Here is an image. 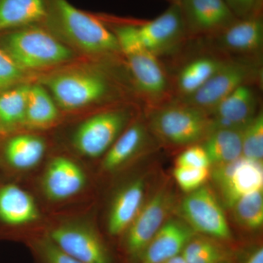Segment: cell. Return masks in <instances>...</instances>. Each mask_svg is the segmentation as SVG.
Wrapping results in <instances>:
<instances>
[{"mask_svg":"<svg viewBox=\"0 0 263 263\" xmlns=\"http://www.w3.org/2000/svg\"><path fill=\"white\" fill-rule=\"evenodd\" d=\"M46 22L76 47L90 54L112 55L121 52L111 29L98 17L76 8L67 0H51Z\"/></svg>","mask_w":263,"mask_h":263,"instance_id":"cell-1","label":"cell"},{"mask_svg":"<svg viewBox=\"0 0 263 263\" xmlns=\"http://www.w3.org/2000/svg\"><path fill=\"white\" fill-rule=\"evenodd\" d=\"M148 129L166 144L190 146L205 139L213 129V122L205 110L182 100L165 102L151 114Z\"/></svg>","mask_w":263,"mask_h":263,"instance_id":"cell-2","label":"cell"},{"mask_svg":"<svg viewBox=\"0 0 263 263\" xmlns=\"http://www.w3.org/2000/svg\"><path fill=\"white\" fill-rule=\"evenodd\" d=\"M0 46L24 71L53 67L73 57L70 48L39 24L3 33Z\"/></svg>","mask_w":263,"mask_h":263,"instance_id":"cell-3","label":"cell"},{"mask_svg":"<svg viewBox=\"0 0 263 263\" xmlns=\"http://www.w3.org/2000/svg\"><path fill=\"white\" fill-rule=\"evenodd\" d=\"M55 102L65 110L84 108L106 98L110 91L108 79L94 70L59 72L45 79Z\"/></svg>","mask_w":263,"mask_h":263,"instance_id":"cell-4","label":"cell"},{"mask_svg":"<svg viewBox=\"0 0 263 263\" xmlns=\"http://www.w3.org/2000/svg\"><path fill=\"white\" fill-rule=\"evenodd\" d=\"M126 110H111L85 120L76 129L72 143L77 152L89 158L105 155L129 122Z\"/></svg>","mask_w":263,"mask_h":263,"instance_id":"cell-5","label":"cell"},{"mask_svg":"<svg viewBox=\"0 0 263 263\" xmlns=\"http://www.w3.org/2000/svg\"><path fill=\"white\" fill-rule=\"evenodd\" d=\"M257 72L258 69L254 62L226 60L206 84L191 96L181 100L209 113L237 88L255 80Z\"/></svg>","mask_w":263,"mask_h":263,"instance_id":"cell-6","label":"cell"},{"mask_svg":"<svg viewBox=\"0 0 263 263\" xmlns=\"http://www.w3.org/2000/svg\"><path fill=\"white\" fill-rule=\"evenodd\" d=\"M180 214L195 233L219 240L231 238L224 211L212 190L207 186L188 193L181 202Z\"/></svg>","mask_w":263,"mask_h":263,"instance_id":"cell-7","label":"cell"},{"mask_svg":"<svg viewBox=\"0 0 263 263\" xmlns=\"http://www.w3.org/2000/svg\"><path fill=\"white\" fill-rule=\"evenodd\" d=\"M135 24L142 48L157 57L172 51L188 37L179 4H171L157 18Z\"/></svg>","mask_w":263,"mask_h":263,"instance_id":"cell-8","label":"cell"},{"mask_svg":"<svg viewBox=\"0 0 263 263\" xmlns=\"http://www.w3.org/2000/svg\"><path fill=\"white\" fill-rule=\"evenodd\" d=\"M226 205L230 208L240 197L263 189L262 161L241 157L228 163L213 165L210 171Z\"/></svg>","mask_w":263,"mask_h":263,"instance_id":"cell-9","label":"cell"},{"mask_svg":"<svg viewBox=\"0 0 263 263\" xmlns=\"http://www.w3.org/2000/svg\"><path fill=\"white\" fill-rule=\"evenodd\" d=\"M48 238L62 252L82 263H111L106 247L94 228L65 223L50 230Z\"/></svg>","mask_w":263,"mask_h":263,"instance_id":"cell-10","label":"cell"},{"mask_svg":"<svg viewBox=\"0 0 263 263\" xmlns=\"http://www.w3.org/2000/svg\"><path fill=\"white\" fill-rule=\"evenodd\" d=\"M174 197L167 188L161 189L143 204L127 230L126 249L133 257L141 256L165 221L174 205Z\"/></svg>","mask_w":263,"mask_h":263,"instance_id":"cell-11","label":"cell"},{"mask_svg":"<svg viewBox=\"0 0 263 263\" xmlns=\"http://www.w3.org/2000/svg\"><path fill=\"white\" fill-rule=\"evenodd\" d=\"M188 37H213L237 18L224 0H181L179 3Z\"/></svg>","mask_w":263,"mask_h":263,"instance_id":"cell-12","label":"cell"},{"mask_svg":"<svg viewBox=\"0 0 263 263\" xmlns=\"http://www.w3.org/2000/svg\"><path fill=\"white\" fill-rule=\"evenodd\" d=\"M126 57L132 78L142 96L157 105L167 102L170 84L158 58L144 49Z\"/></svg>","mask_w":263,"mask_h":263,"instance_id":"cell-13","label":"cell"},{"mask_svg":"<svg viewBox=\"0 0 263 263\" xmlns=\"http://www.w3.org/2000/svg\"><path fill=\"white\" fill-rule=\"evenodd\" d=\"M86 176L80 166L65 157H57L49 162L43 178V190L52 201H63L80 193Z\"/></svg>","mask_w":263,"mask_h":263,"instance_id":"cell-14","label":"cell"},{"mask_svg":"<svg viewBox=\"0 0 263 263\" xmlns=\"http://www.w3.org/2000/svg\"><path fill=\"white\" fill-rule=\"evenodd\" d=\"M259 99L252 84L242 85L209 112L214 128H243L257 114Z\"/></svg>","mask_w":263,"mask_h":263,"instance_id":"cell-15","label":"cell"},{"mask_svg":"<svg viewBox=\"0 0 263 263\" xmlns=\"http://www.w3.org/2000/svg\"><path fill=\"white\" fill-rule=\"evenodd\" d=\"M195 234L187 223L181 219L164 221L141 254L142 263H162L181 254Z\"/></svg>","mask_w":263,"mask_h":263,"instance_id":"cell-16","label":"cell"},{"mask_svg":"<svg viewBox=\"0 0 263 263\" xmlns=\"http://www.w3.org/2000/svg\"><path fill=\"white\" fill-rule=\"evenodd\" d=\"M215 38L218 47L223 51L240 55H254L263 45L262 14L237 18Z\"/></svg>","mask_w":263,"mask_h":263,"instance_id":"cell-17","label":"cell"},{"mask_svg":"<svg viewBox=\"0 0 263 263\" xmlns=\"http://www.w3.org/2000/svg\"><path fill=\"white\" fill-rule=\"evenodd\" d=\"M145 181L138 179L128 183L116 195L108 219V230L113 236L127 231L143 205Z\"/></svg>","mask_w":263,"mask_h":263,"instance_id":"cell-18","label":"cell"},{"mask_svg":"<svg viewBox=\"0 0 263 263\" xmlns=\"http://www.w3.org/2000/svg\"><path fill=\"white\" fill-rule=\"evenodd\" d=\"M51 0H0V34L45 23Z\"/></svg>","mask_w":263,"mask_h":263,"instance_id":"cell-19","label":"cell"},{"mask_svg":"<svg viewBox=\"0 0 263 263\" xmlns=\"http://www.w3.org/2000/svg\"><path fill=\"white\" fill-rule=\"evenodd\" d=\"M39 209L32 195L14 183L0 186V221L5 226H25L37 221Z\"/></svg>","mask_w":263,"mask_h":263,"instance_id":"cell-20","label":"cell"},{"mask_svg":"<svg viewBox=\"0 0 263 263\" xmlns=\"http://www.w3.org/2000/svg\"><path fill=\"white\" fill-rule=\"evenodd\" d=\"M148 133L142 123H136L125 129L105 153L103 167L114 171L138 155L146 145Z\"/></svg>","mask_w":263,"mask_h":263,"instance_id":"cell-21","label":"cell"},{"mask_svg":"<svg viewBox=\"0 0 263 263\" xmlns=\"http://www.w3.org/2000/svg\"><path fill=\"white\" fill-rule=\"evenodd\" d=\"M243 128H214L200 143L211 165L228 163L242 157Z\"/></svg>","mask_w":263,"mask_h":263,"instance_id":"cell-22","label":"cell"},{"mask_svg":"<svg viewBox=\"0 0 263 263\" xmlns=\"http://www.w3.org/2000/svg\"><path fill=\"white\" fill-rule=\"evenodd\" d=\"M45 152L46 144L42 138L31 135H19L6 142L3 156L12 168L27 171L41 162Z\"/></svg>","mask_w":263,"mask_h":263,"instance_id":"cell-23","label":"cell"},{"mask_svg":"<svg viewBox=\"0 0 263 263\" xmlns=\"http://www.w3.org/2000/svg\"><path fill=\"white\" fill-rule=\"evenodd\" d=\"M226 60L214 57H201L186 64L180 70L176 89L181 99L188 98L198 91L220 68Z\"/></svg>","mask_w":263,"mask_h":263,"instance_id":"cell-24","label":"cell"},{"mask_svg":"<svg viewBox=\"0 0 263 263\" xmlns=\"http://www.w3.org/2000/svg\"><path fill=\"white\" fill-rule=\"evenodd\" d=\"M59 110L55 100L41 85L29 87L24 125L35 129L48 127L56 122Z\"/></svg>","mask_w":263,"mask_h":263,"instance_id":"cell-25","label":"cell"},{"mask_svg":"<svg viewBox=\"0 0 263 263\" xmlns=\"http://www.w3.org/2000/svg\"><path fill=\"white\" fill-rule=\"evenodd\" d=\"M29 87L20 84L0 93V133L24 125Z\"/></svg>","mask_w":263,"mask_h":263,"instance_id":"cell-26","label":"cell"},{"mask_svg":"<svg viewBox=\"0 0 263 263\" xmlns=\"http://www.w3.org/2000/svg\"><path fill=\"white\" fill-rule=\"evenodd\" d=\"M235 221L249 230L260 229L263 224V189L240 197L232 205Z\"/></svg>","mask_w":263,"mask_h":263,"instance_id":"cell-27","label":"cell"},{"mask_svg":"<svg viewBox=\"0 0 263 263\" xmlns=\"http://www.w3.org/2000/svg\"><path fill=\"white\" fill-rule=\"evenodd\" d=\"M181 255L186 263H218L231 259L229 252L215 240L194 236Z\"/></svg>","mask_w":263,"mask_h":263,"instance_id":"cell-28","label":"cell"},{"mask_svg":"<svg viewBox=\"0 0 263 263\" xmlns=\"http://www.w3.org/2000/svg\"><path fill=\"white\" fill-rule=\"evenodd\" d=\"M242 157L249 160L262 161L263 114L257 112L255 117L242 129Z\"/></svg>","mask_w":263,"mask_h":263,"instance_id":"cell-29","label":"cell"},{"mask_svg":"<svg viewBox=\"0 0 263 263\" xmlns=\"http://www.w3.org/2000/svg\"><path fill=\"white\" fill-rule=\"evenodd\" d=\"M174 176L179 187L185 193H190L205 184L210 176V170L176 166Z\"/></svg>","mask_w":263,"mask_h":263,"instance_id":"cell-30","label":"cell"},{"mask_svg":"<svg viewBox=\"0 0 263 263\" xmlns=\"http://www.w3.org/2000/svg\"><path fill=\"white\" fill-rule=\"evenodd\" d=\"M24 77V70L0 46V93L20 85Z\"/></svg>","mask_w":263,"mask_h":263,"instance_id":"cell-31","label":"cell"},{"mask_svg":"<svg viewBox=\"0 0 263 263\" xmlns=\"http://www.w3.org/2000/svg\"><path fill=\"white\" fill-rule=\"evenodd\" d=\"M176 164L179 167L196 168H209L211 166L209 156L200 143L187 147L177 157Z\"/></svg>","mask_w":263,"mask_h":263,"instance_id":"cell-32","label":"cell"},{"mask_svg":"<svg viewBox=\"0 0 263 263\" xmlns=\"http://www.w3.org/2000/svg\"><path fill=\"white\" fill-rule=\"evenodd\" d=\"M36 248L44 263H82L62 252L47 235L37 240Z\"/></svg>","mask_w":263,"mask_h":263,"instance_id":"cell-33","label":"cell"},{"mask_svg":"<svg viewBox=\"0 0 263 263\" xmlns=\"http://www.w3.org/2000/svg\"><path fill=\"white\" fill-rule=\"evenodd\" d=\"M237 18L262 14L263 0H224Z\"/></svg>","mask_w":263,"mask_h":263,"instance_id":"cell-34","label":"cell"},{"mask_svg":"<svg viewBox=\"0 0 263 263\" xmlns=\"http://www.w3.org/2000/svg\"><path fill=\"white\" fill-rule=\"evenodd\" d=\"M245 263H263V249L262 247L254 251Z\"/></svg>","mask_w":263,"mask_h":263,"instance_id":"cell-35","label":"cell"},{"mask_svg":"<svg viewBox=\"0 0 263 263\" xmlns=\"http://www.w3.org/2000/svg\"><path fill=\"white\" fill-rule=\"evenodd\" d=\"M162 263H186L185 259L183 258L181 254L176 256V257H173V258L166 260L165 262Z\"/></svg>","mask_w":263,"mask_h":263,"instance_id":"cell-36","label":"cell"},{"mask_svg":"<svg viewBox=\"0 0 263 263\" xmlns=\"http://www.w3.org/2000/svg\"><path fill=\"white\" fill-rule=\"evenodd\" d=\"M166 1L169 2L171 4H179L181 0H166Z\"/></svg>","mask_w":263,"mask_h":263,"instance_id":"cell-37","label":"cell"},{"mask_svg":"<svg viewBox=\"0 0 263 263\" xmlns=\"http://www.w3.org/2000/svg\"><path fill=\"white\" fill-rule=\"evenodd\" d=\"M218 263H233V262H232L231 259H228V260L222 261V262H219Z\"/></svg>","mask_w":263,"mask_h":263,"instance_id":"cell-38","label":"cell"}]
</instances>
